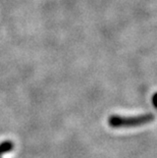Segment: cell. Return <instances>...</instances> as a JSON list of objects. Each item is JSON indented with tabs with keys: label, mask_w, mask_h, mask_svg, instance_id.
<instances>
[{
	"label": "cell",
	"mask_w": 157,
	"mask_h": 158,
	"mask_svg": "<svg viewBox=\"0 0 157 158\" xmlns=\"http://www.w3.org/2000/svg\"><path fill=\"white\" fill-rule=\"evenodd\" d=\"M154 115L151 113L143 114L137 116H121L111 115L108 119V124L113 129H121V127H141L146 123H149L154 120Z\"/></svg>",
	"instance_id": "6da1fadb"
},
{
	"label": "cell",
	"mask_w": 157,
	"mask_h": 158,
	"mask_svg": "<svg viewBox=\"0 0 157 158\" xmlns=\"http://www.w3.org/2000/svg\"><path fill=\"white\" fill-rule=\"evenodd\" d=\"M13 149V143L10 141H5L0 144V156L6 152H9Z\"/></svg>",
	"instance_id": "7a4b0ae2"
},
{
	"label": "cell",
	"mask_w": 157,
	"mask_h": 158,
	"mask_svg": "<svg viewBox=\"0 0 157 158\" xmlns=\"http://www.w3.org/2000/svg\"><path fill=\"white\" fill-rule=\"evenodd\" d=\"M156 97H157V94L154 93V95L152 97V103H153V105H154V107H156Z\"/></svg>",
	"instance_id": "3957f363"
}]
</instances>
